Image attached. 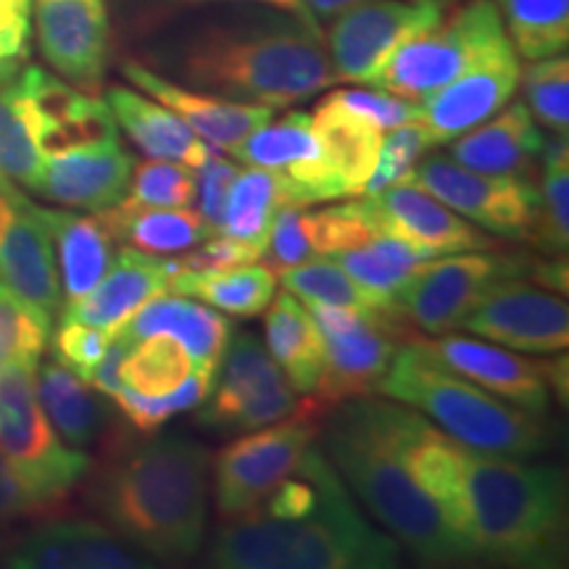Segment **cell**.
<instances>
[{
  "label": "cell",
  "instance_id": "cell-39",
  "mask_svg": "<svg viewBox=\"0 0 569 569\" xmlns=\"http://www.w3.org/2000/svg\"><path fill=\"white\" fill-rule=\"evenodd\" d=\"M530 243L549 256L567 253L569 248V151L567 138H559V134L546 142L543 159H540L538 217Z\"/></svg>",
  "mask_w": 569,
  "mask_h": 569
},
{
  "label": "cell",
  "instance_id": "cell-37",
  "mask_svg": "<svg viewBox=\"0 0 569 569\" xmlns=\"http://www.w3.org/2000/svg\"><path fill=\"white\" fill-rule=\"evenodd\" d=\"M430 259H436V253L427 248L382 232L369 238L367 243L332 253V261L343 267L356 282L386 298H393L396 290Z\"/></svg>",
  "mask_w": 569,
  "mask_h": 569
},
{
  "label": "cell",
  "instance_id": "cell-10",
  "mask_svg": "<svg viewBox=\"0 0 569 569\" xmlns=\"http://www.w3.org/2000/svg\"><path fill=\"white\" fill-rule=\"evenodd\" d=\"M306 309L315 317L325 343L322 375L311 396L327 409L372 393L398 346L415 336L393 311H361L330 303H306Z\"/></svg>",
  "mask_w": 569,
  "mask_h": 569
},
{
  "label": "cell",
  "instance_id": "cell-3",
  "mask_svg": "<svg viewBox=\"0 0 569 569\" xmlns=\"http://www.w3.org/2000/svg\"><path fill=\"white\" fill-rule=\"evenodd\" d=\"M461 538L507 567H559L567 557L565 475L528 459L461 448Z\"/></svg>",
  "mask_w": 569,
  "mask_h": 569
},
{
  "label": "cell",
  "instance_id": "cell-25",
  "mask_svg": "<svg viewBox=\"0 0 569 569\" xmlns=\"http://www.w3.org/2000/svg\"><path fill=\"white\" fill-rule=\"evenodd\" d=\"M17 569H138L151 567L127 540L90 519H69L32 530L9 553Z\"/></svg>",
  "mask_w": 569,
  "mask_h": 569
},
{
  "label": "cell",
  "instance_id": "cell-7",
  "mask_svg": "<svg viewBox=\"0 0 569 569\" xmlns=\"http://www.w3.org/2000/svg\"><path fill=\"white\" fill-rule=\"evenodd\" d=\"M34 369L9 365L0 369V453L42 511L59 509L88 478L90 459L69 448L38 398Z\"/></svg>",
  "mask_w": 569,
  "mask_h": 569
},
{
  "label": "cell",
  "instance_id": "cell-47",
  "mask_svg": "<svg viewBox=\"0 0 569 569\" xmlns=\"http://www.w3.org/2000/svg\"><path fill=\"white\" fill-rule=\"evenodd\" d=\"M432 146L430 132L425 130V124L409 122L390 130V134L382 140L380 156H377V167L372 177L365 184V193L361 196H375L380 190L390 188V184L409 180L419 159L427 153V148Z\"/></svg>",
  "mask_w": 569,
  "mask_h": 569
},
{
  "label": "cell",
  "instance_id": "cell-50",
  "mask_svg": "<svg viewBox=\"0 0 569 569\" xmlns=\"http://www.w3.org/2000/svg\"><path fill=\"white\" fill-rule=\"evenodd\" d=\"M113 338L111 330L82 322H63L53 338V356L59 365L71 369L80 380L90 382L92 369L103 359L106 348Z\"/></svg>",
  "mask_w": 569,
  "mask_h": 569
},
{
  "label": "cell",
  "instance_id": "cell-53",
  "mask_svg": "<svg viewBox=\"0 0 569 569\" xmlns=\"http://www.w3.org/2000/svg\"><path fill=\"white\" fill-rule=\"evenodd\" d=\"M32 6H21L17 0H0V67L13 71L30 56L32 34Z\"/></svg>",
  "mask_w": 569,
  "mask_h": 569
},
{
  "label": "cell",
  "instance_id": "cell-40",
  "mask_svg": "<svg viewBox=\"0 0 569 569\" xmlns=\"http://www.w3.org/2000/svg\"><path fill=\"white\" fill-rule=\"evenodd\" d=\"M42 167H46V156L32 134L17 82L11 80L0 88V182H11L38 193Z\"/></svg>",
  "mask_w": 569,
  "mask_h": 569
},
{
  "label": "cell",
  "instance_id": "cell-14",
  "mask_svg": "<svg viewBox=\"0 0 569 569\" xmlns=\"http://www.w3.org/2000/svg\"><path fill=\"white\" fill-rule=\"evenodd\" d=\"M224 356L222 380L198 422L213 430L251 432L293 415L296 390L253 332H240Z\"/></svg>",
  "mask_w": 569,
  "mask_h": 569
},
{
  "label": "cell",
  "instance_id": "cell-28",
  "mask_svg": "<svg viewBox=\"0 0 569 569\" xmlns=\"http://www.w3.org/2000/svg\"><path fill=\"white\" fill-rule=\"evenodd\" d=\"M122 330L132 340L172 336L188 351L193 369L209 375L219 372L232 336V325L219 311L177 293H161L142 303Z\"/></svg>",
  "mask_w": 569,
  "mask_h": 569
},
{
  "label": "cell",
  "instance_id": "cell-16",
  "mask_svg": "<svg viewBox=\"0 0 569 569\" xmlns=\"http://www.w3.org/2000/svg\"><path fill=\"white\" fill-rule=\"evenodd\" d=\"M0 282L46 317L63 309L51 232L38 203L11 182H0Z\"/></svg>",
  "mask_w": 569,
  "mask_h": 569
},
{
  "label": "cell",
  "instance_id": "cell-41",
  "mask_svg": "<svg viewBox=\"0 0 569 569\" xmlns=\"http://www.w3.org/2000/svg\"><path fill=\"white\" fill-rule=\"evenodd\" d=\"M280 280L284 290L301 298L303 303L348 306V309L361 311H393L390 309V298L367 290L332 259H309L303 264L282 269Z\"/></svg>",
  "mask_w": 569,
  "mask_h": 569
},
{
  "label": "cell",
  "instance_id": "cell-54",
  "mask_svg": "<svg viewBox=\"0 0 569 569\" xmlns=\"http://www.w3.org/2000/svg\"><path fill=\"white\" fill-rule=\"evenodd\" d=\"M24 515H40V511L17 475H13L9 461L0 453V528H6L13 519Z\"/></svg>",
  "mask_w": 569,
  "mask_h": 569
},
{
  "label": "cell",
  "instance_id": "cell-46",
  "mask_svg": "<svg viewBox=\"0 0 569 569\" xmlns=\"http://www.w3.org/2000/svg\"><path fill=\"white\" fill-rule=\"evenodd\" d=\"M127 198L146 206H190L196 201L193 167L163 159L142 161L132 167Z\"/></svg>",
  "mask_w": 569,
  "mask_h": 569
},
{
  "label": "cell",
  "instance_id": "cell-34",
  "mask_svg": "<svg viewBox=\"0 0 569 569\" xmlns=\"http://www.w3.org/2000/svg\"><path fill=\"white\" fill-rule=\"evenodd\" d=\"M267 351L296 393H311L322 375L325 343L311 311L293 293H280L267 306Z\"/></svg>",
  "mask_w": 569,
  "mask_h": 569
},
{
  "label": "cell",
  "instance_id": "cell-13",
  "mask_svg": "<svg viewBox=\"0 0 569 569\" xmlns=\"http://www.w3.org/2000/svg\"><path fill=\"white\" fill-rule=\"evenodd\" d=\"M443 19L436 0H365L332 17L327 32L330 63L338 82L372 84L388 56L403 40Z\"/></svg>",
  "mask_w": 569,
  "mask_h": 569
},
{
  "label": "cell",
  "instance_id": "cell-55",
  "mask_svg": "<svg viewBox=\"0 0 569 569\" xmlns=\"http://www.w3.org/2000/svg\"><path fill=\"white\" fill-rule=\"evenodd\" d=\"M303 3L306 9L315 13V19H332L356 3H365V0H303Z\"/></svg>",
  "mask_w": 569,
  "mask_h": 569
},
{
  "label": "cell",
  "instance_id": "cell-56",
  "mask_svg": "<svg viewBox=\"0 0 569 569\" xmlns=\"http://www.w3.org/2000/svg\"><path fill=\"white\" fill-rule=\"evenodd\" d=\"M17 74H19V71H13L9 67H0V88H3L6 82H11Z\"/></svg>",
  "mask_w": 569,
  "mask_h": 569
},
{
  "label": "cell",
  "instance_id": "cell-26",
  "mask_svg": "<svg viewBox=\"0 0 569 569\" xmlns=\"http://www.w3.org/2000/svg\"><path fill=\"white\" fill-rule=\"evenodd\" d=\"M174 272V259H159L127 246L90 293L63 306L61 319L117 332L142 303L167 293Z\"/></svg>",
  "mask_w": 569,
  "mask_h": 569
},
{
  "label": "cell",
  "instance_id": "cell-52",
  "mask_svg": "<svg viewBox=\"0 0 569 569\" xmlns=\"http://www.w3.org/2000/svg\"><path fill=\"white\" fill-rule=\"evenodd\" d=\"M201 172V182H196V198L201 203L198 213L209 222L213 230H222V219H224V206L227 198H230L232 182L238 177V163L224 159L222 153L213 151L209 153V159L203 161V167H198Z\"/></svg>",
  "mask_w": 569,
  "mask_h": 569
},
{
  "label": "cell",
  "instance_id": "cell-51",
  "mask_svg": "<svg viewBox=\"0 0 569 569\" xmlns=\"http://www.w3.org/2000/svg\"><path fill=\"white\" fill-rule=\"evenodd\" d=\"M261 259L259 248L240 243V240L227 238V234H213V238L203 240L201 246L190 248V253L174 259L180 272H222V269L256 264Z\"/></svg>",
  "mask_w": 569,
  "mask_h": 569
},
{
  "label": "cell",
  "instance_id": "cell-42",
  "mask_svg": "<svg viewBox=\"0 0 569 569\" xmlns=\"http://www.w3.org/2000/svg\"><path fill=\"white\" fill-rule=\"evenodd\" d=\"M190 372H193V361L172 336L138 340L122 365L124 386L146 396L172 393L188 380Z\"/></svg>",
  "mask_w": 569,
  "mask_h": 569
},
{
  "label": "cell",
  "instance_id": "cell-6",
  "mask_svg": "<svg viewBox=\"0 0 569 569\" xmlns=\"http://www.w3.org/2000/svg\"><path fill=\"white\" fill-rule=\"evenodd\" d=\"M375 390L390 401L419 409L440 430L475 451L536 459L551 446V430L543 419L425 359L411 346L398 348Z\"/></svg>",
  "mask_w": 569,
  "mask_h": 569
},
{
  "label": "cell",
  "instance_id": "cell-32",
  "mask_svg": "<svg viewBox=\"0 0 569 569\" xmlns=\"http://www.w3.org/2000/svg\"><path fill=\"white\" fill-rule=\"evenodd\" d=\"M34 382H38L42 409H46L63 443L77 448V451H88L103 440H109V443L117 440V432H109V407L71 369L53 359L34 369Z\"/></svg>",
  "mask_w": 569,
  "mask_h": 569
},
{
  "label": "cell",
  "instance_id": "cell-17",
  "mask_svg": "<svg viewBox=\"0 0 569 569\" xmlns=\"http://www.w3.org/2000/svg\"><path fill=\"white\" fill-rule=\"evenodd\" d=\"M407 346L488 393L503 398L511 407L530 411L536 417H543L549 411V365H538L517 351L482 343L478 338L451 336V332L436 338L411 336Z\"/></svg>",
  "mask_w": 569,
  "mask_h": 569
},
{
  "label": "cell",
  "instance_id": "cell-12",
  "mask_svg": "<svg viewBox=\"0 0 569 569\" xmlns=\"http://www.w3.org/2000/svg\"><path fill=\"white\" fill-rule=\"evenodd\" d=\"M411 180L469 222L501 238L530 240L538 217V188L530 180L472 172L448 156L419 159Z\"/></svg>",
  "mask_w": 569,
  "mask_h": 569
},
{
  "label": "cell",
  "instance_id": "cell-8",
  "mask_svg": "<svg viewBox=\"0 0 569 569\" xmlns=\"http://www.w3.org/2000/svg\"><path fill=\"white\" fill-rule=\"evenodd\" d=\"M327 409L317 396L306 393L290 417L251 430L238 438L213 461V501L224 519L253 515L284 478L296 475L311 446Z\"/></svg>",
  "mask_w": 569,
  "mask_h": 569
},
{
  "label": "cell",
  "instance_id": "cell-58",
  "mask_svg": "<svg viewBox=\"0 0 569 569\" xmlns=\"http://www.w3.org/2000/svg\"><path fill=\"white\" fill-rule=\"evenodd\" d=\"M436 3H440V6H443V3H451V0H436Z\"/></svg>",
  "mask_w": 569,
  "mask_h": 569
},
{
  "label": "cell",
  "instance_id": "cell-2",
  "mask_svg": "<svg viewBox=\"0 0 569 569\" xmlns=\"http://www.w3.org/2000/svg\"><path fill=\"white\" fill-rule=\"evenodd\" d=\"M92 486L106 522L151 559H193L209 511V451L180 436L117 446Z\"/></svg>",
  "mask_w": 569,
  "mask_h": 569
},
{
  "label": "cell",
  "instance_id": "cell-20",
  "mask_svg": "<svg viewBox=\"0 0 569 569\" xmlns=\"http://www.w3.org/2000/svg\"><path fill=\"white\" fill-rule=\"evenodd\" d=\"M30 117L42 156H53L90 142L117 140V122L109 106L40 67H27L13 77Z\"/></svg>",
  "mask_w": 569,
  "mask_h": 569
},
{
  "label": "cell",
  "instance_id": "cell-36",
  "mask_svg": "<svg viewBox=\"0 0 569 569\" xmlns=\"http://www.w3.org/2000/svg\"><path fill=\"white\" fill-rule=\"evenodd\" d=\"M284 206L288 203H284L282 177L269 172V169L248 167L246 172H238L234 177L219 232L259 248L264 256L274 217Z\"/></svg>",
  "mask_w": 569,
  "mask_h": 569
},
{
  "label": "cell",
  "instance_id": "cell-15",
  "mask_svg": "<svg viewBox=\"0 0 569 569\" xmlns=\"http://www.w3.org/2000/svg\"><path fill=\"white\" fill-rule=\"evenodd\" d=\"M459 330L517 353H561L569 343V309L557 293L509 277L490 284Z\"/></svg>",
  "mask_w": 569,
  "mask_h": 569
},
{
  "label": "cell",
  "instance_id": "cell-9",
  "mask_svg": "<svg viewBox=\"0 0 569 569\" xmlns=\"http://www.w3.org/2000/svg\"><path fill=\"white\" fill-rule=\"evenodd\" d=\"M507 42L496 6L490 0H469L436 27L403 40L375 74L372 88L422 101Z\"/></svg>",
  "mask_w": 569,
  "mask_h": 569
},
{
  "label": "cell",
  "instance_id": "cell-27",
  "mask_svg": "<svg viewBox=\"0 0 569 569\" xmlns=\"http://www.w3.org/2000/svg\"><path fill=\"white\" fill-rule=\"evenodd\" d=\"M546 151V138L522 101L507 111L486 119L457 140H451V156L461 167L482 174L532 180L538 174Z\"/></svg>",
  "mask_w": 569,
  "mask_h": 569
},
{
  "label": "cell",
  "instance_id": "cell-11",
  "mask_svg": "<svg viewBox=\"0 0 569 569\" xmlns=\"http://www.w3.org/2000/svg\"><path fill=\"white\" fill-rule=\"evenodd\" d=\"M532 259L515 253L465 251L443 261H427L390 298V309L403 325L427 338L459 330L482 293L498 280L530 272Z\"/></svg>",
  "mask_w": 569,
  "mask_h": 569
},
{
  "label": "cell",
  "instance_id": "cell-1",
  "mask_svg": "<svg viewBox=\"0 0 569 569\" xmlns=\"http://www.w3.org/2000/svg\"><path fill=\"white\" fill-rule=\"evenodd\" d=\"M138 40L148 69L227 101L282 109L338 82L319 21L253 0L196 6Z\"/></svg>",
  "mask_w": 569,
  "mask_h": 569
},
{
  "label": "cell",
  "instance_id": "cell-18",
  "mask_svg": "<svg viewBox=\"0 0 569 569\" xmlns=\"http://www.w3.org/2000/svg\"><path fill=\"white\" fill-rule=\"evenodd\" d=\"M38 42L63 82L92 92L103 84L111 53V21L106 0H34Z\"/></svg>",
  "mask_w": 569,
  "mask_h": 569
},
{
  "label": "cell",
  "instance_id": "cell-44",
  "mask_svg": "<svg viewBox=\"0 0 569 569\" xmlns=\"http://www.w3.org/2000/svg\"><path fill=\"white\" fill-rule=\"evenodd\" d=\"M525 90V106L540 127L551 134L567 138L569 132V61L567 56L530 61L519 71Z\"/></svg>",
  "mask_w": 569,
  "mask_h": 569
},
{
  "label": "cell",
  "instance_id": "cell-35",
  "mask_svg": "<svg viewBox=\"0 0 569 569\" xmlns=\"http://www.w3.org/2000/svg\"><path fill=\"white\" fill-rule=\"evenodd\" d=\"M274 288V269L243 264L222 269V272H180L177 269L167 293L198 298L232 317H256L264 315L267 306L272 303Z\"/></svg>",
  "mask_w": 569,
  "mask_h": 569
},
{
  "label": "cell",
  "instance_id": "cell-23",
  "mask_svg": "<svg viewBox=\"0 0 569 569\" xmlns=\"http://www.w3.org/2000/svg\"><path fill=\"white\" fill-rule=\"evenodd\" d=\"M132 156L117 140L90 142L46 156L38 196L67 209L101 213L130 193Z\"/></svg>",
  "mask_w": 569,
  "mask_h": 569
},
{
  "label": "cell",
  "instance_id": "cell-43",
  "mask_svg": "<svg viewBox=\"0 0 569 569\" xmlns=\"http://www.w3.org/2000/svg\"><path fill=\"white\" fill-rule=\"evenodd\" d=\"M51 338V317L24 303L0 282V369L9 365L38 367Z\"/></svg>",
  "mask_w": 569,
  "mask_h": 569
},
{
  "label": "cell",
  "instance_id": "cell-4",
  "mask_svg": "<svg viewBox=\"0 0 569 569\" xmlns=\"http://www.w3.org/2000/svg\"><path fill=\"white\" fill-rule=\"evenodd\" d=\"M325 457L361 498L377 522L419 561L436 567L475 561V553L436 503L411 480L382 422L380 401L351 398L325 415L319 427Z\"/></svg>",
  "mask_w": 569,
  "mask_h": 569
},
{
  "label": "cell",
  "instance_id": "cell-48",
  "mask_svg": "<svg viewBox=\"0 0 569 569\" xmlns=\"http://www.w3.org/2000/svg\"><path fill=\"white\" fill-rule=\"evenodd\" d=\"M206 3H224V0H113L124 30L134 34V38H140V34H146L148 30H153L156 24H161L163 19L174 17V13L196 9V6H206ZM253 3H267V6H274V9L293 11L303 19L319 21L315 19V13L306 9L303 0H253Z\"/></svg>",
  "mask_w": 569,
  "mask_h": 569
},
{
  "label": "cell",
  "instance_id": "cell-22",
  "mask_svg": "<svg viewBox=\"0 0 569 569\" xmlns=\"http://www.w3.org/2000/svg\"><path fill=\"white\" fill-rule=\"evenodd\" d=\"M365 203L377 232L393 234L430 253H465L490 251L493 238H488L478 224L459 217L457 211L440 203L436 196L411 180L396 182L375 196H365Z\"/></svg>",
  "mask_w": 569,
  "mask_h": 569
},
{
  "label": "cell",
  "instance_id": "cell-29",
  "mask_svg": "<svg viewBox=\"0 0 569 569\" xmlns=\"http://www.w3.org/2000/svg\"><path fill=\"white\" fill-rule=\"evenodd\" d=\"M106 106H109L113 122L122 127L134 146L151 159L180 161L193 169L203 167V161L209 159V142L198 138L177 113L140 96L138 90L111 84L106 90Z\"/></svg>",
  "mask_w": 569,
  "mask_h": 569
},
{
  "label": "cell",
  "instance_id": "cell-49",
  "mask_svg": "<svg viewBox=\"0 0 569 569\" xmlns=\"http://www.w3.org/2000/svg\"><path fill=\"white\" fill-rule=\"evenodd\" d=\"M327 98L343 106L346 111L356 113V117L367 119L380 132L396 130V127L417 122L419 119L417 101H409V98L393 96V92L386 90H336Z\"/></svg>",
  "mask_w": 569,
  "mask_h": 569
},
{
  "label": "cell",
  "instance_id": "cell-45",
  "mask_svg": "<svg viewBox=\"0 0 569 569\" xmlns=\"http://www.w3.org/2000/svg\"><path fill=\"white\" fill-rule=\"evenodd\" d=\"M213 380H217V375L198 372L196 369V372H190L188 380H184L180 388H174L172 393L146 396L124 386L117 396H113V401L122 409V415L130 419L134 430L142 432V436H153V432L159 430L161 425H167L174 415L201 407L206 398L211 396Z\"/></svg>",
  "mask_w": 569,
  "mask_h": 569
},
{
  "label": "cell",
  "instance_id": "cell-5",
  "mask_svg": "<svg viewBox=\"0 0 569 569\" xmlns=\"http://www.w3.org/2000/svg\"><path fill=\"white\" fill-rule=\"evenodd\" d=\"M398 557L401 543L359 515L340 475L311 515L227 519L209 549V565L222 569H388Z\"/></svg>",
  "mask_w": 569,
  "mask_h": 569
},
{
  "label": "cell",
  "instance_id": "cell-24",
  "mask_svg": "<svg viewBox=\"0 0 569 569\" xmlns=\"http://www.w3.org/2000/svg\"><path fill=\"white\" fill-rule=\"evenodd\" d=\"M122 74L134 88L148 92L156 101L167 106L169 111L177 113L198 138L222 148V151L232 148L234 142L246 140L248 134L259 130L261 124H267L269 119H274L272 106L227 101V98L209 96V92L190 90L184 84L161 77L159 71L148 69L138 59L124 61Z\"/></svg>",
  "mask_w": 569,
  "mask_h": 569
},
{
  "label": "cell",
  "instance_id": "cell-31",
  "mask_svg": "<svg viewBox=\"0 0 569 569\" xmlns=\"http://www.w3.org/2000/svg\"><path fill=\"white\" fill-rule=\"evenodd\" d=\"M101 224L111 240H122L146 253H180L201 246L219 234L198 211L188 206H146L124 198L111 209L101 211Z\"/></svg>",
  "mask_w": 569,
  "mask_h": 569
},
{
  "label": "cell",
  "instance_id": "cell-33",
  "mask_svg": "<svg viewBox=\"0 0 569 569\" xmlns=\"http://www.w3.org/2000/svg\"><path fill=\"white\" fill-rule=\"evenodd\" d=\"M38 213L51 232V240L59 246L61 290L67 296V303L77 301V298L90 293L111 269V234L98 217L46 209V206H38Z\"/></svg>",
  "mask_w": 569,
  "mask_h": 569
},
{
  "label": "cell",
  "instance_id": "cell-38",
  "mask_svg": "<svg viewBox=\"0 0 569 569\" xmlns=\"http://www.w3.org/2000/svg\"><path fill=\"white\" fill-rule=\"evenodd\" d=\"M507 38L515 53L528 61L567 51L569 0H501Z\"/></svg>",
  "mask_w": 569,
  "mask_h": 569
},
{
  "label": "cell",
  "instance_id": "cell-19",
  "mask_svg": "<svg viewBox=\"0 0 569 569\" xmlns=\"http://www.w3.org/2000/svg\"><path fill=\"white\" fill-rule=\"evenodd\" d=\"M246 167H259L282 177L284 203L306 209L311 203L336 201L338 188L332 182L319 142L311 127V117L293 111L282 119H269L246 140L227 148Z\"/></svg>",
  "mask_w": 569,
  "mask_h": 569
},
{
  "label": "cell",
  "instance_id": "cell-57",
  "mask_svg": "<svg viewBox=\"0 0 569 569\" xmlns=\"http://www.w3.org/2000/svg\"><path fill=\"white\" fill-rule=\"evenodd\" d=\"M17 3H21V6H32V0H17Z\"/></svg>",
  "mask_w": 569,
  "mask_h": 569
},
{
  "label": "cell",
  "instance_id": "cell-21",
  "mask_svg": "<svg viewBox=\"0 0 569 569\" xmlns=\"http://www.w3.org/2000/svg\"><path fill=\"white\" fill-rule=\"evenodd\" d=\"M519 61L511 42L496 48L443 88L419 103V122L430 132L432 146L451 142L486 122L511 101L519 84Z\"/></svg>",
  "mask_w": 569,
  "mask_h": 569
},
{
  "label": "cell",
  "instance_id": "cell-30",
  "mask_svg": "<svg viewBox=\"0 0 569 569\" xmlns=\"http://www.w3.org/2000/svg\"><path fill=\"white\" fill-rule=\"evenodd\" d=\"M311 127H315L319 151H322L327 172L336 182L338 196L353 198L365 193V184L372 177L377 156H380V130L327 96L317 106Z\"/></svg>",
  "mask_w": 569,
  "mask_h": 569
}]
</instances>
